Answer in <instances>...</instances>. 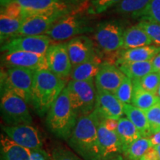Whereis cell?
<instances>
[{
    "instance_id": "20",
    "label": "cell",
    "mask_w": 160,
    "mask_h": 160,
    "mask_svg": "<svg viewBox=\"0 0 160 160\" xmlns=\"http://www.w3.org/2000/svg\"><path fill=\"white\" fill-rule=\"evenodd\" d=\"M1 160H30L31 150L18 145L5 134L0 137Z\"/></svg>"
},
{
    "instance_id": "2",
    "label": "cell",
    "mask_w": 160,
    "mask_h": 160,
    "mask_svg": "<svg viewBox=\"0 0 160 160\" xmlns=\"http://www.w3.org/2000/svg\"><path fill=\"white\" fill-rule=\"evenodd\" d=\"M66 88V80L48 69L35 71L31 104L40 117L47 114L51 105Z\"/></svg>"
},
{
    "instance_id": "16",
    "label": "cell",
    "mask_w": 160,
    "mask_h": 160,
    "mask_svg": "<svg viewBox=\"0 0 160 160\" xmlns=\"http://www.w3.org/2000/svg\"><path fill=\"white\" fill-rule=\"evenodd\" d=\"M67 47L73 67L97 57L93 42L86 36H78L70 39Z\"/></svg>"
},
{
    "instance_id": "13",
    "label": "cell",
    "mask_w": 160,
    "mask_h": 160,
    "mask_svg": "<svg viewBox=\"0 0 160 160\" xmlns=\"http://www.w3.org/2000/svg\"><path fill=\"white\" fill-rule=\"evenodd\" d=\"M4 133L18 145L29 150L42 148L39 132L31 125H7L2 127Z\"/></svg>"
},
{
    "instance_id": "37",
    "label": "cell",
    "mask_w": 160,
    "mask_h": 160,
    "mask_svg": "<svg viewBox=\"0 0 160 160\" xmlns=\"http://www.w3.org/2000/svg\"><path fill=\"white\" fill-rule=\"evenodd\" d=\"M30 160H53L51 156L42 148L31 150V159Z\"/></svg>"
},
{
    "instance_id": "35",
    "label": "cell",
    "mask_w": 160,
    "mask_h": 160,
    "mask_svg": "<svg viewBox=\"0 0 160 160\" xmlns=\"http://www.w3.org/2000/svg\"><path fill=\"white\" fill-rule=\"evenodd\" d=\"M137 25L148 33L153 43L160 45V23L149 21H139Z\"/></svg>"
},
{
    "instance_id": "6",
    "label": "cell",
    "mask_w": 160,
    "mask_h": 160,
    "mask_svg": "<svg viewBox=\"0 0 160 160\" xmlns=\"http://www.w3.org/2000/svg\"><path fill=\"white\" fill-rule=\"evenodd\" d=\"M35 71L22 68H11L1 73V88H5L31 103Z\"/></svg>"
},
{
    "instance_id": "34",
    "label": "cell",
    "mask_w": 160,
    "mask_h": 160,
    "mask_svg": "<svg viewBox=\"0 0 160 160\" xmlns=\"http://www.w3.org/2000/svg\"><path fill=\"white\" fill-rule=\"evenodd\" d=\"M145 112L148 121L151 134L153 135L160 131V101Z\"/></svg>"
},
{
    "instance_id": "25",
    "label": "cell",
    "mask_w": 160,
    "mask_h": 160,
    "mask_svg": "<svg viewBox=\"0 0 160 160\" xmlns=\"http://www.w3.org/2000/svg\"><path fill=\"white\" fill-rule=\"evenodd\" d=\"M117 133L123 148L137 139L143 137L137 127L127 117H122L118 120Z\"/></svg>"
},
{
    "instance_id": "15",
    "label": "cell",
    "mask_w": 160,
    "mask_h": 160,
    "mask_svg": "<svg viewBox=\"0 0 160 160\" xmlns=\"http://www.w3.org/2000/svg\"><path fill=\"white\" fill-rule=\"evenodd\" d=\"M63 16L65 15L37 14L28 16L24 19L21 28L16 37L46 35L53 23Z\"/></svg>"
},
{
    "instance_id": "32",
    "label": "cell",
    "mask_w": 160,
    "mask_h": 160,
    "mask_svg": "<svg viewBox=\"0 0 160 160\" xmlns=\"http://www.w3.org/2000/svg\"><path fill=\"white\" fill-rule=\"evenodd\" d=\"M133 91V80L125 77L123 82L115 93V96L123 104H131Z\"/></svg>"
},
{
    "instance_id": "17",
    "label": "cell",
    "mask_w": 160,
    "mask_h": 160,
    "mask_svg": "<svg viewBox=\"0 0 160 160\" xmlns=\"http://www.w3.org/2000/svg\"><path fill=\"white\" fill-rule=\"evenodd\" d=\"M125 77L119 68L109 63H102L95 78L96 88L115 94Z\"/></svg>"
},
{
    "instance_id": "43",
    "label": "cell",
    "mask_w": 160,
    "mask_h": 160,
    "mask_svg": "<svg viewBox=\"0 0 160 160\" xmlns=\"http://www.w3.org/2000/svg\"><path fill=\"white\" fill-rule=\"evenodd\" d=\"M154 148L156 149V151H157V152L158 157H159V160H160V145L156 146V147H154Z\"/></svg>"
},
{
    "instance_id": "45",
    "label": "cell",
    "mask_w": 160,
    "mask_h": 160,
    "mask_svg": "<svg viewBox=\"0 0 160 160\" xmlns=\"http://www.w3.org/2000/svg\"><path fill=\"white\" fill-rule=\"evenodd\" d=\"M157 95H158V97H159L160 98V85H159V89H158Z\"/></svg>"
},
{
    "instance_id": "26",
    "label": "cell",
    "mask_w": 160,
    "mask_h": 160,
    "mask_svg": "<svg viewBox=\"0 0 160 160\" xmlns=\"http://www.w3.org/2000/svg\"><path fill=\"white\" fill-rule=\"evenodd\" d=\"M117 65L124 74L132 80L139 79L153 72L152 60L138 62H123L117 64Z\"/></svg>"
},
{
    "instance_id": "23",
    "label": "cell",
    "mask_w": 160,
    "mask_h": 160,
    "mask_svg": "<svg viewBox=\"0 0 160 160\" xmlns=\"http://www.w3.org/2000/svg\"><path fill=\"white\" fill-rule=\"evenodd\" d=\"M124 114L139 130L143 137H150L152 135L145 112L135 107L132 104H124Z\"/></svg>"
},
{
    "instance_id": "28",
    "label": "cell",
    "mask_w": 160,
    "mask_h": 160,
    "mask_svg": "<svg viewBox=\"0 0 160 160\" xmlns=\"http://www.w3.org/2000/svg\"><path fill=\"white\" fill-rule=\"evenodd\" d=\"M152 147L148 137H141L123 148L122 154L128 160H139Z\"/></svg>"
},
{
    "instance_id": "39",
    "label": "cell",
    "mask_w": 160,
    "mask_h": 160,
    "mask_svg": "<svg viewBox=\"0 0 160 160\" xmlns=\"http://www.w3.org/2000/svg\"><path fill=\"white\" fill-rule=\"evenodd\" d=\"M141 159L145 160H159V157L154 148H151Z\"/></svg>"
},
{
    "instance_id": "24",
    "label": "cell",
    "mask_w": 160,
    "mask_h": 160,
    "mask_svg": "<svg viewBox=\"0 0 160 160\" xmlns=\"http://www.w3.org/2000/svg\"><path fill=\"white\" fill-rule=\"evenodd\" d=\"M133 91L131 104L135 107L146 111L160 101V98L158 95L153 94L143 89L134 80H133Z\"/></svg>"
},
{
    "instance_id": "12",
    "label": "cell",
    "mask_w": 160,
    "mask_h": 160,
    "mask_svg": "<svg viewBox=\"0 0 160 160\" xmlns=\"http://www.w3.org/2000/svg\"><path fill=\"white\" fill-rule=\"evenodd\" d=\"M17 3L22 9L25 19L31 15L62 14L68 13L69 6L62 0H7Z\"/></svg>"
},
{
    "instance_id": "21",
    "label": "cell",
    "mask_w": 160,
    "mask_h": 160,
    "mask_svg": "<svg viewBox=\"0 0 160 160\" xmlns=\"http://www.w3.org/2000/svg\"><path fill=\"white\" fill-rule=\"evenodd\" d=\"M151 44H153V42L151 38L137 24L124 31L122 50L148 46Z\"/></svg>"
},
{
    "instance_id": "33",
    "label": "cell",
    "mask_w": 160,
    "mask_h": 160,
    "mask_svg": "<svg viewBox=\"0 0 160 160\" xmlns=\"http://www.w3.org/2000/svg\"><path fill=\"white\" fill-rule=\"evenodd\" d=\"M122 0H92L88 12L91 15H97L118 5Z\"/></svg>"
},
{
    "instance_id": "4",
    "label": "cell",
    "mask_w": 160,
    "mask_h": 160,
    "mask_svg": "<svg viewBox=\"0 0 160 160\" xmlns=\"http://www.w3.org/2000/svg\"><path fill=\"white\" fill-rule=\"evenodd\" d=\"M66 89L71 105L78 117L88 115L93 111L97 98L94 81L71 80Z\"/></svg>"
},
{
    "instance_id": "1",
    "label": "cell",
    "mask_w": 160,
    "mask_h": 160,
    "mask_svg": "<svg viewBox=\"0 0 160 160\" xmlns=\"http://www.w3.org/2000/svg\"><path fill=\"white\" fill-rule=\"evenodd\" d=\"M100 119L94 111L79 117L68 144L83 160H102L98 139Z\"/></svg>"
},
{
    "instance_id": "7",
    "label": "cell",
    "mask_w": 160,
    "mask_h": 160,
    "mask_svg": "<svg viewBox=\"0 0 160 160\" xmlns=\"http://www.w3.org/2000/svg\"><path fill=\"white\" fill-rule=\"evenodd\" d=\"M91 31L86 20L78 16L66 14L53 23L46 35L53 41L62 42Z\"/></svg>"
},
{
    "instance_id": "44",
    "label": "cell",
    "mask_w": 160,
    "mask_h": 160,
    "mask_svg": "<svg viewBox=\"0 0 160 160\" xmlns=\"http://www.w3.org/2000/svg\"><path fill=\"white\" fill-rule=\"evenodd\" d=\"M62 1L65 2V3H67V2H72V3H74V2H79V0H62Z\"/></svg>"
},
{
    "instance_id": "3",
    "label": "cell",
    "mask_w": 160,
    "mask_h": 160,
    "mask_svg": "<svg viewBox=\"0 0 160 160\" xmlns=\"http://www.w3.org/2000/svg\"><path fill=\"white\" fill-rule=\"evenodd\" d=\"M79 119L71 105L66 88L46 114L45 123L55 137L68 141Z\"/></svg>"
},
{
    "instance_id": "36",
    "label": "cell",
    "mask_w": 160,
    "mask_h": 160,
    "mask_svg": "<svg viewBox=\"0 0 160 160\" xmlns=\"http://www.w3.org/2000/svg\"><path fill=\"white\" fill-rule=\"evenodd\" d=\"M53 160H83L79 156L62 146H58L51 152Z\"/></svg>"
},
{
    "instance_id": "19",
    "label": "cell",
    "mask_w": 160,
    "mask_h": 160,
    "mask_svg": "<svg viewBox=\"0 0 160 160\" xmlns=\"http://www.w3.org/2000/svg\"><path fill=\"white\" fill-rule=\"evenodd\" d=\"M160 53V46L148 45L131 49H123L120 52L117 64L151 61Z\"/></svg>"
},
{
    "instance_id": "11",
    "label": "cell",
    "mask_w": 160,
    "mask_h": 160,
    "mask_svg": "<svg viewBox=\"0 0 160 160\" xmlns=\"http://www.w3.org/2000/svg\"><path fill=\"white\" fill-rule=\"evenodd\" d=\"M2 62L7 68H22L33 71L48 69L45 55L30 52H5L2 57Z\"/></svg>"
},
{
    "instance_id": "8",
    "label": "cell",
    "mask_w": 160,
    "mask_h": 160,
    "mask_svg": "<svg viewBox=\"0 0 160 160\" xmlns=\"http://www.w3.org/2000/svg\"><path fill=\"white\" fill-rule=\"evenodd\" d=\"M124 31L122 26L117 22H105L97 26L94 39L102 51L113 53L122 49Z\"/></svg>"
},
{
    "instance_id": "14",
    "label": "cell",
    "mask_w": 160,
    "mask_h": 160,
    "mask_svg": "<svg viewBox=\"0 0 160 160\" xmlns=\"http://www.w3.org/2000/svg\"><path fill=\"white\" fill-rule=\"evenodd\" d=\"M93 111L102 119L119 120L124 114L123 104L113 93L97 89V98Z\"/></svg>"
},
{
    "instance_id": "27",
    "label": "cell",
    "mask_w": 160,
    "mask_h": 160,
    "mask_svg": "<svg viewBox=\"0 0 160 160\" xmlns=\"http://www.w3.org/2000/svg\"><path fill=\"white\" fill-rule=\"evenodd\" d=\"M24 19L9 17L0 13V37L1 42L15 37L21 28Z\"/></svg>"
},
{
    "instance_id": "18",
    "label": "cell",
    "mask_w": 160,
    "mask_h": 160,
    "mask_svg": "<svg viewBox=\"0 0 160 160\" xmlns=\"http://www.w3.org/2000/svg\"><path fill=\"white\" fill-rule=\"evenodd\" d=\"M97 132L102 160L122 153L123 145L117 131H110L99 121Z\"/></svg>"
},
{
    "instance_id": "5",
    "label": "cell",
    "mask_w": 160,
    "mask_h": 160,
    "mask_svg": "<svg viewBox=\"0 0 160 160\" xmlns=\"http://www.w3.org/2000/svg\"><path fill=\"white\" fill-rule=\"evenodd\" d=\"M27 102L10 90L1 88V113L8 125H31L33 119Z\"/></svg>"
},
{
    "instance_id": "40",
    "label": "cell",
    "mask_w": 160,
    "mask_h": 160,
    "mask_svg": "<svg viewBox=\"0 0 160 160\" xmlns=\"http://www.w3.org/2000/svg\"><path fill=\"white\" fill-rule=\"evenodd\" d=\"M148 138L153 148L156 147V146L160 145V131L157 132V133H154V134L151 135V137Z\"/></svg>"
},
{
    "instance_id": "42",
    "label": "cell",
    "mask_w": 160,
    "mask_h": 160,
    "mask_svg": "<svg viewBox=\"0 0 160 160\" xmlns=\"http://www.w3.org/2000/svg\"><path fill=\"white\" fill-rule=\"evenodd\" d=\"M102 160H124V158L121 154H118V155H115L113 156V157L107 158V159H105Z\"/></svg>"
},
{
    "instance_id": "41",
    "label": "cell",
    "mask_w": 160,
    "mask_h": 160,
    "mask_svg": "<svg viewBox=\"0 0 160 160\" xmlns=\"http://www.w3.org/2000/svg\"><path fill=\"white\" fill-rule=\"evenodd\" d=\"M153 72H160V53L152 59Z\"/></svg>"
},
{
    "instance_id": "22",
    "label": "cell",
    "mask_w": 160,
    "mask_h": 160,
    "mask_svg": "<svg viewBox=\"0 0 160 160\" xmlns=\"http://www.w3.org/2000/svg\"><path fill=\"white\" fill-rule=\"evenodd\" d=\"M99 58L95 57L89 61L73 67L71 74V80L75 81H94L102 65Z\"/></svg>"
},
{
    "instance_id": "29",
    "label": "cell",
    "mask_w": 160,
    "mask_h": 160,
    "mask_svg": "<svg viewBox=\"0 0 160 160\" xmlns=\"http://www.w3.org/2000/svg\"><path fill=\"white\" fill-rule=\"evenodd\" d=\"M151 0H122L117 6L116 11L122 14H131L132 17L142 11Z\"/></svg>"
},
{
    "instance_id": "46",
    "label": "cell",
    "mask_w": 160,
    "mask_h": 160,
    "mask_svg": "<svg viewBox=\"0 0 160 160\" xmlns=\"http://www.w3.org/2000/svg\"><path fill=\"white\" fill-rule=\"evenodd\" d=\"M139 160H145V159H140Z\"/></svg>"
},
{
    "instance_id": "9",
    "label": "cell",
    "mask_w": 160,
    "mask_h": 160,
    "mask_svg": "<svg viewBox=\"0 0 160 160\" xmlns=\"http://www.w3.org/2000/svg\"><path fill=\"white\" fill-rule=\"evenodd\" d=\"M51 39L47 35L22 36L11 38L2 44L1 51L4 52L24 51L45 55Z\"/></svg>"
},
{
    "instance_id": "10",
    "label": "cell",
    "mask_w": 160,
    "mask_h": 160,
    "mask_svg": "<svg viewBox=\"0 0 160 160\" xmlns=\"http://www.w3.org/2000/svg\"><path fill=\"white\" fill-rule=\"evenodd\" d=\"M45 57L49 71L65 79L71 77L73 65L69 57L67 43L51 44Z\"/></svg>"
},
{
    "instance_id": "38",
    "label": "cell",
    "mask_w": 160,
    "mask_h": 160,
    "mask_svg": "<svg viewBox=\"0 0 160 160\" xmlns=\"http://www.w3.org/2000/svg\"><path fill=\"white\" fill-rule=\"evenodd\" d=\"M99 119L100 122H101L108 129L112 131H117L118 126V120L112 119H102V118L101 117H99Z\"/></svg>"
},
{
    "instance_id": "31",
    "label": "cell",
    "mask_w": 160,
    "mask_h": 160,
    "mask_svg": "<svg viewBox=\"0 0 160 160\" xmlns=\"http://www.w3.org/2000/svg\"><path fill=\"white\" fill-rule=\"evenodd\" d=\"M143 89L157 95L160 85V72H152L139 79H133Z\"/></svg>"
},
{
    "instance_id": "30",
    "label": "cell",
    "mask_w": 160,
    "mask_h": 160,
    "mask_svg": "<svg viewBox=\"0 0 160 160\" xmlns=\"http://www.w3.org/2000/svg\"><path fill=\"white\" fill-rule=\"evenodd\" d=\"M133 17L139 19L140 21L160 23V0H151L149 5L142 11Z\"/></svg>"
}]
</instances>
